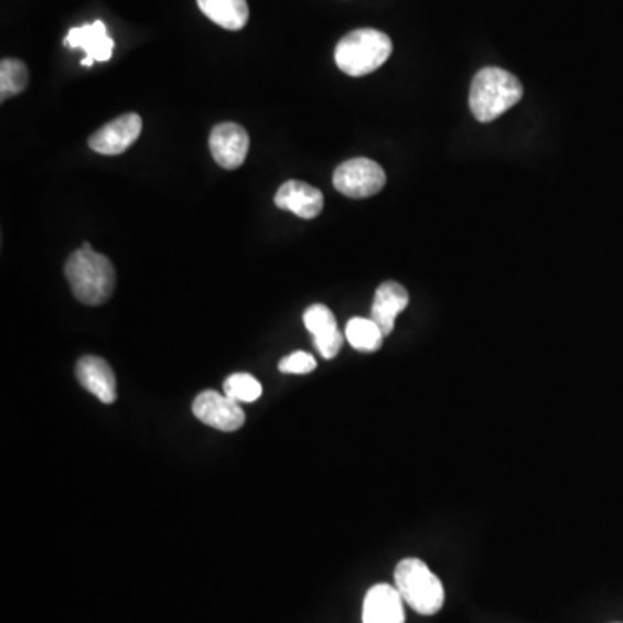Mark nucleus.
Returning <instances> with one entry per match:
<instances>
[{"instance_id":"nucleus-11","label":"nucleus","mask_w":623,"mask_h":623,"mask_svg":"<svg viewBox=\"0 0 623 623\" xmlns=\"http://www.w3.org/2000/svg\"><path fill=\"white\" fill-rule=\"evenodd\" d=\"M364 623H406L400 592L388 583H376L367 591L363 608Z\"/></svg>"},{"instance_id":"nucleus-3","label":"nucleus","mask_w":623,"mask_h":623,"mask_svg":"<svg viewBox=\"0 0 623 623\" xmlns=\"http://www.w3.org/2000/svg\"><path fill=\"white\" fill-rule=\"evenodd\" d=\"M390 36L374 29L354 30L343 36L334 51L336 65L351 77H364L385 65L390 57Z\"/></svg>"},{"instance_id":"nucleus-14","label":"nucleus","mask_w":623,"mask_h":623,"mask_svg":"<svg viewBox=\"0 0 623 623\" xmlns=\"http://www.w3.org/2000/svg\"><path fill=\"white\" fill-rule=\"evenodd\" d=\"M407 305H409V293L402 284L395 281L383 282L374 294L370 319L382 327L383 334L388 336L394 331L395 319L402 314Z\"/></svg>"},{"instance_id":"nucleus-7","label":"nucleus","mask_w":623,"mask_h":623,"mask_svg":"<svg viewBox=\"0 0 623 623\" xmlns=\"http://www.w3.org/2000/svg\"><path fill=\"white\" fill-rule=\"evenodd\" d=\"M141 130L142 118L137 114H125L94 132L89 137V146L96 153L117 157L139 139Z\"/></svg>"},{"instance_id":"nucleus-6","label":"nucleus","mask_w":623,"mask_h":623,"mask_svg":"<svg viewBox=\"0 0 623 623\" xmlns=\"http://www.w3.org/2000/svg\"><path fill=\"white\" fill-rule=\"evenodd\" d=\"M193 415L218 431H236L245 425V410L227 395L205 390L194 398Z\"/></svg>"},{"instance_id":"nucleus-13","label":"nucleus","mask_w":623,"mask_h":623,"mask_svg":"<svg viewBox=\"0 0 623 623\" xmlns=\"http://www.w3.org/2000/svg\"><path fill=\"white\" fill-rule=\"evenodd\" d=\"M63 44L69 49H82L94 63L96 61L105 63L114 56L115 42L108 35V29L103 21L75 26V29L69 30Z\"/></svg>"},{"instance_id":"nucleus-4","label":"nucleus","mask_w":623,"mask_h":623,"mask_svg":"<svg viewBox=\"0 0 623 623\" xmlns=\"http://www.w3.org/2000/svg\"><path fill=\"white\" fill-rule=\"evenodd\" d=\"M395 588L419 615L431 616L442 610L445 591L428 565L418 558H406L395 568Z\"/></svg>"},{"instance_id":"nucleus-20","label":"nucleus","mask_w":623,"mask_h":623,"mask_svg":"<svg viewBox=\"0 0 623 623\" xmlns=\"http://www.w3.org/2000/svg\"><path fill=\"white\" fill-rule=\"evenodd\" d=\"M94 65V61L89 60V57H84V60H82V66H93Z\"/></svg>"},{"instance_id":"nucleus-1","label":"nucleus","mask_w":623,"mask_h":623,"mask_svg":"<svg viewBox=\"0 0 623 623\" xmlns=\"http://www.w3.org/2000/svg\"><path fill=\"white\" fill-rule=\"evenodd\" d=\"M65 273L73 297L85 305H103L114 294L117 282L114 264L93 248H80L69 255Z\"/></svg>"},{"instance_id":"nucleus-2","label":"nucleus","mask_w":623,"mask_h":623,"mask_svg":"<svg viewBox=\"0 0 623 623\" xmlns=\"http://www.w3.org/2000/svg\"><path fill=\"white\" fill-rule=\"evenodd\" d=\"M523 97V85L513 73L503 68L480 69L471 82L470 108L482 123L497 120L507 109L518 105Z\"/></svg>"},{"instance_id":"nucleus-5","label":"nucleus","mask_w":623,"mask_h":623,"mask_svg":"<svg viewBox=\"0 0 623 623\" xmlns=\"http://www.w3.org/2000/svg\"><path fill=\"white\" fill-rule=\"evenodd\" d=\"M334 190L354 200L374 196L385 187L386 173L376 161L354 158L334 170Z\"/></svg>"},{"instance_id":"nucleus-15","label":"nucleus","mask_w":623,"mask_h":623,"mask_svg":"<svg viewBox=\"0 0 623 623\" xmlns=\"http://www.w3.org/2000/svg\"><path fill=\"white\" fill-rule=\"evenodd\" d=\"M197 8L202 9L208 20L230 32H238L248 23L249 9L246 0H197Z\"/></svg>"},{"instance_id":"nucleus-12","label":"nucleus","mask_w":623,"mask_h":623,"mask_svg":"<svg viewBox=\"0 0 623 623\" xmlns=\"http://www.w3.org/2000/svg\"><path fill=\"white\" fill-rule=\"evenodd\" d=\"M77 378L89 394L96 395L103 404L117 400V378L105 358L85 355L77 363Z\"/></svg>"},{"instance_id":"nucleus-16","label":"nucleus","mask_w":623,"mask_h":623,"mask_svg":"<svg viewBox=\"0 0 623 623\" xmlns=\"http://www.w3.org/2000/svg\"><path fill=\"white\" fill-rule=\"evenodd\" d=\"M345 336L355 351L364 352V354L379 351L385 340L382 327L370 318L351 319L346 324Z\"/></svg>"},{"instance_id":"nucleus-8","label":"nucleus","mask_w":623,"mask_h":623,"mask_svg":"<svg viewBox=\"0 0 623 623\" xmlns=\"http://www.w3.org/2000/svg\"><path fill=\"white\" fill-rule=\"evenodd\" d=\"M249 136L241 125L226 121L215 125L210 133V151L222 169L236 170L248 157Z\"/></svg>"},{"instance_id":"nucleus-18","label":"nucleus","mask_w":623,"mask_h":623,"mask_svg":"<svg viewBox=\"0 0 623 623\" xmlns=\"http://www.w3.org/2000/svg\"><path fill=\"white\" fill-rule=\"evenodd\" d=\"M224 395L234 402L251 404L261 397V383L248 373L230 374L224 382Z\"/></svg>"},{"instance_id":"nucleus-17","label":"nucleus","mask_w":623,"mask_h":623,"mask_svg":"<svg viewBox=\"0 0 623 623\" xmlns=\"http://www.w3.org/2000/svg\"><path fill=\"white\" fill-rule=\"evenodd\" d=\"M30 73L23 61L20 60H2L0 63V99L2 103L8 97L17 96L23 93L29 85Z\"/></svg>"},{"instance_id":"nucleus-9","label":"nucleus","mask_w":623,"mask_h":623,"mask_svg":"<svg viewBox=\"0 0 623 623\" xmlns=\"http://www.w3.org/2000/svg\"><path fill=\"white\" fill-rule=\"evenodd\" d=\"M303 324L314 336L315 346L322 357L334 358L340 354L343 346V334L340 333L336 318L326 305L322 303L310 305L303 314Z\"/></svg>"},{"instance_id":"nucleus-19","label":"nucleus","mask_w":623,"mask_h":623,"mask_svg":"<svg viewBox=\"0 0 623 623\" xmlns=\"http://www.w3.org/2000/svg\"><path fill=\"white\" fill-rule=\"evenodd\" d=\"M278 367L286 374H309L318 367V361L307 352H293L288 357L281 358Z\"/></svg>"},{"instance_id":"nucleus-10","label":"nucleus","mask_w":623,"mask_h":623,"mask_svg":"<svg viewBox=\"0 0 623 623\" xmlns=\"http://www.w3.org/2000/svg\"><path fill=\"white\" fill-rule=\"evenodd\" d=\"M273 203L281 210H290L294 215L305 221L321 215L324 208V196L314 185L302 181H288L279 187Z\"/></svg>"}]
</instances>
